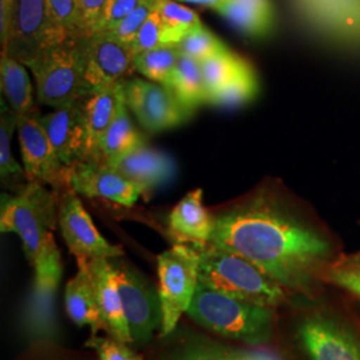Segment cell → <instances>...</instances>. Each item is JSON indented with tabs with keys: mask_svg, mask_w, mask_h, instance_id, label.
Listing matches in <instances>:
<instances>
[{
	"mask_svg": "<svg viewBox=\"0 0 360 360\" xmlns=\"http://www.w3.org/2000/svg\"><path fill=\"white\" fill-rule=\"evenodd\" d=\"M123 82V80H122ZM117 82L108 87L92 91L83 96L84 120L89 142V160L96 159L99 143L104 132L110 127L115 117L117 108L123 102V83Z\"/></svg>",
	"mask_w": 360,
	"mask_h": 360,
	"instance_id": "obj_22",
	"label": "cell"
},
{
	"mask_svg": "<svg viewBox=\"0 0 360 360\" xmlns=\"http://www.w3.org/2000/svg\"><path fill=\"white\" fill-rule=\"evenodd\" d=\"M257 79L252 67L242 59L229 83L208 99V104L219 107H239L257 96Z\"/></svg>",
	"mask_w": 360,
	"mask_h": 360,
	"instance_id": "obj_28",
	"label": "cell"
},
{
	"mask_svg": "<svg viewBox=\"0 0 360 360\" xmlns=\"http://www.w3.org/2000/svg\"><path fill=\"white\" fill-rule=\"evenodd\" d=\"M240 62L242 58H239L230 50L218 52L200 62L206 86L207 103L212 95H215L221 87L229 83V80L236 72Z\"/></svg>",
	"mask_w": 360,
	"mask_h": 360,
	"instance_id": "obj_31",
	"label": "cell"
},
{
	"mask_svg": "<svg viewBox=\"0 0 360 360\" xmlns=\"http://www.w3.org/2000/svg\"><path fill=\"white\" fill-rule=\"evenodd\" d=\"M169 360H251L250 348H231L199 342L181 348Z\"/></svg>",
	"mask_w": 360,
	"mask_h": 360,
	"instance_id": "obj_33",
	"label": "cell"
},
{
	"mask_svg": "<svg viewBox=\"0 0 360 360\" xmlns=\"http://www.w3.org/2000/svg\"><path fill=\"white\" fill-rule=\"evenodd\" d=\"M175 46L180 53L187 55L199 62L205 60L218 52L229 50V47L212 31L206 28L205 25L196 27L195 30L190 31Z\"/></svg>",
	"mask_w": 360,
	"mask_h": 360,
	"instance_id": "obj_32",
	"label": "cell"
},
{
	"mask_svg": "<svg viewBox=\"0 0 360 360\" xmlns=\"http://www.w3.org/2000/svg\"><path fill=\"white\" fill-rule=\"evenodd\" d=\"M13 15V0H0V43L7 37Z\"/></svg>",
	"mask_w": 360,
	"mask_h": 360,
	"instance_id": "obj_41",
	"label": "cell"
},
{
	"mask_svg": "<svg viewBox=\"0 0 360 360\" xmlns=\"http://www.w3.org/2000/svg\"><path fill=\"white\" fill-rule=\"evenodd\" d=\"M212 215L210 243L250 260L284 291L312 295L326 276L330 240L272 187Z\"/></svg>",
	"mask_w": 360,
	"mask_h": 360,
	"instance_id": "obj_1",
	"label": "cell"
},
{
	"mask_svg": "<svg viewBox=\"0 0 360 360\" xmlns=\"http://www.w3.org/2000/svg\"><path fill=\"white\" fill-rule=\"evenodd\" d=\"M65 39L53 23L46 0H13L11 23L1 41V55L26 65Z\"/></svg>",
	"mask_w": 360,
	"mask_h": 360,
	"instance_id": "obj_8",
	"label": "cell"
},
{
	"mask_svg": "<svg viewBox=\"0 0 360 360\" xmlns=\"http://www.w3.org/2000/svg\"><path fill=\"white\" fill-rule=\"evenodd\" d=\"M40 122L65 168L90 159L83 98L40 116Z\"/></svg>",
	"mask_w": 360,
	"mask_h": 360,
	"instance_id": "obj_16",
	"label": "cell"
},
{
	"mask_svg": "<svg viewBox=\"0 0 360 360\" xmlns=\"http://www.w3.org/2000/svg\"><path fill=\"white\" fill-rule=\"evenodd\" d=\"M101 316L103 321V330L111 338L131 345L129 323L124 315L123 302L116 284L115 274L111 259H94L89 262Z\"/></svg>",
	"mask_w": 360,
	"mask_h": 360,
	"instance_id": "obj_19",
	"label": "cell"
},
{
	"mask_svg": "<svg viewBox=\"0 0 360 360\" xmlns=\"http://www.w3.org/2000/svg\"><path fill=\"white\" fill-rule=\"evenodd\" d=\"M349 267H358V269H360V254L354 257V262L349 264Z\"/></svg>",
	"mask_w": 360,
	"mask_h": 360,
	"instance_id": "obj_43",
	"label": "cell"
},
{
	"mask_svg": "<svg viewBox=\"0 0 360 360\" xmlns=\"http://www.w3.org/2000/svg\"><path fill=\"white\" fill-rule=\"evenodd\" d=\"M159 295L163 309L162 336L171 334L193 303L199 285V254L193 245L175 243L158 257Z\"/></svg>",
	"mask_w": 360,
	"mask_h": 360,
	"instance_id": "obj_7",
	"label": "cell"
},
{
	"mask_svg": "<svg viewBox=\"0 0 360 360\" xmlns=\"http://www.w3.org/2000/svg\"><path fill=\"white\" fill-rule=\"evenodd\" d=\"M18 138L27 181H40L55 191L70 190L65 168L53 150L38 112L18 115Z\"/></svg>",
	"mask_w": 360,
	"mask_h": 360,
	"instance_id": "obj_12",
	"label": "cell"
},
{
	"mask_svg": "<svg viewBox=\"0 0 360 360\" xmlns=\"http://www.w3.org/2000/svg\"><path fill=\"white\" fill-rule=\"evenodd\" d=\"M68 187L77 195L99 198L120 206L132 207L143 190L110 165L99 160H84L68 168Z\"/></svg>",
	"mask_w": 360,
	"mask_h": 360,
	"instance_id": "obj_15",
	"label": "cell"
},
{
	"mask_svg": "<svg viewBox=\"0 0 360 360\" xmlns=\"http://www.w3.org/2000/svg\"><path fill=\"white\" fill-rule=\"evenodd\" d=\"M179 56L175 44L159 46L138 53L134 59V70L151 82L167 86Z\"/></svg>",
	"mask_w": 360,
	"mask_h": 360,
	"instance_id": "obj_29",
	"label": "cell"
},
{
	"mask_svg": "<svg viewBox=\"0 0 360 360\" xmlns=\"http://www.w3.org/2000/svg\"><path fill=\"white\" fill-rule=\"evenodd\" d=\"M58 223L60 233L71 254L77 262L94 259L122 257L124 251L120 245L108 243L95 227L89 212L72 190H65L59 198Z\"/></svg>",
	"mask_w": 360,
	"mask_h": 360,
	"instance_id": "obj_13",
	"label": "cell"
},
{
	"mask_svg": "<svg viewBox=\"0 0 360 360\" xmlns=\"http://www.w3.org/2000/svg\"><path fill=\"white\" fill-rule=\"evenodd\" d=\"M217 13L248 38H264L275 25L271 0H226Z\"/></svg>",
	"mask_w": 360,
	"mask_h": 360,
	"instance_id": "obj_23",
	"label": "cell"
},
{
	"mask_svg": "<svg viewBox=\"0 0 360 360\" xmlns=\"http://www.w3.org/2000/svg\"><path fill=\"white\" fill-rule=\"evenodd\" d=\"M32 267L35 276L25 311V330L31 343L51 345L58 338L55 299L63 271L60 251L52 235Z\"/></svg>",
	"mask_w": 360,
	"mask_h": 360,
	"instance_id": "obj_6",
	"label": "cell"
},
{
	"mask_svg": "<svg viewBox=\"0 0 360 360\" xmlns=\"http://www.w3.org/2000/svg\"><path fill=\"white\" fill-rule=\"evenodd\" d=\"M46 3L53 23L65 38L84 35L77 0H46Z\"/></svg>",
	"mask_w": 360,
	"mask_h": 360,
	"instance_id": "obj_34",
	"label": "cell"
},
{
	"mask_svg": "<svg viewBox=\"0 0 360 360\" xmlns=\"http://www.w3.org/2000/svg\"><path fill=\"white\" fill-rule=\"evenodd\" d=\"M59 217V196L40 181H27L15 193L1 195L0 231L16 233L34 266Z\"/></svg>",
	"mask_w": 360,
	"mask_h": 360,
	"instance_id": "obj_4",
	"label": "cell"
},
{
	"mask_svg": "<svg viewBox=\"0 0 360 360\" xmlns=\"http://www.w3.org/2000/svg\"><path fill=\"white\" fill-rule=\"evenodd\" d=\"M158 3L159 0H142L141 4L108 34H111L114 38L129 46L131 41L141 31L143 25L156 11Z\"/></svg>",
	"mask_w": 360,
	"mask_h": 360,
	"instance_id": "obj_35",
	"label": "cell"
},
{
	"mask_svg": "<svg viewBox=\"0 0 360 360\" xmlns=\"http://www.w3.org/2000/svg\"><path fill=\"white\" fill-rule=\"evenodd\" d=\"M187 315L214 334L257 347L270 343L275 311L199 283Z\"/></svg>",
	"mask_w": 360,
	"mask_h": 360,
	"instance_id": "obj_2",
	"label": "cell"
},
{
	"mask_svg": "<svg viewBox=\"0 0 360 360\" xmlns=\"http://www.w3.org/2000/svg\"><path fill=\"white\" fill-rule=\"evenodd\" d=\"M331 283L360 297V269L358 267H336L326 274Z\"/></svg>",
	"mask_w": 360,
	"mask_h": 360,
	"instance_id": "obj_40",
	"label": "cell"
},
{
	"mask_svg": "<svg viewBox=\"0 0 360 360\" xmlns=\"http://www.w3.org/2000/svg\"><path fill=\"white\" fill-rule=\"evenodd\" d=\"M122 83L124 103L148 132L175 129L193 115V110L181 103L167 86L138 77Z\"/></svg>",
	"mask_w": 360,
	"mask_h": 360,
	"instance_id": "obj_11",
	"label": "cell"
},
{
	"mask_svg": "<svg viewBox=\"0 0 360 360\" xmlns=\"http://www.w3.org/2000/svg\"><path fill=\"white\" fill-rule=\"evenodd\" d=\"M176 98L186 107L195 110L207 103V91L202 65L199 60L180 53L176 67L167 84Z\"/></svg>",
	"mask_w": 360,
	"mask_h": 360,
	"instance_id": "obj_26",
	"label": "cell"
},
{
	"mask_svg": "<svg viewBox=\"0 0 360 360\" xmlns=\"http://www.w3.org/2000/svg\"><path fill=\"white\" fill-rule=\"evenodd\" d=\"M214 231V215L203 206V191L184 195L168 215V232L175 243L207 245Z\"/></svg>",
	"mask_w": 360,
	"mask_h": 360,
	"instance_id": "obj_20",
	"label": "cell"
},
{
	"mask_svg": "<svg viewBox=\"0 0 360 360\" xmlns=\"http://www.w3.org/2000/svg\"><path fill=\"white\" fill-rule=\"evenodd\" d=\"M110 0H77L84 35L101 31Z\"/></svg>",
	"mask_w": 360,
	"mask_h": 360,
	"instance_id": "obj_38",
	"label": "cell"
},
{
	"mask_svg": "<svg viewBox=\"0 0 360 360\" xmlns=\"http://www.w3.org/2000/svg\"><path fill=\"white\" fill-rule=\"evenodd\" d=\"M129 111L123 98L112 123L104 132L103 138L99 143L95 160L105 163L111 162L146 143L141 132L134 127Z\"/></svg>",
	"mask_w": 360,
	"mask_h": 360,
	"instance_id": "obj_24",
	"label": "cell"
},
{
	"mask_svg": "<svg viewBox=\"0 0 360 360\" xmlns=\"http://www.w3.org/2000/svg\"><path fill=\"white\" fill-rule=\"evenodd\" d=\"M127 345L129 343L120 342L111 336H91L86 343V347L92 348L101 360H143Z\"/></svg>",
	"mask_w": 360,
	"mask_h": 360,
	"instance_id": "obj_37",
	"label": "cell"
},
{
	"mask_svg": "<svg viewBox=\"0 0 360 360\" xmlns=\"http://www.w3.org/2000/svg\"><path fill=\"white\" fill-rule=\"evenodd\" d=\"M0 84L7 104L18 115L35 112L34 95L26 65L7 55L0 58Z\"/></svg>",
	"mask_w": 360,
	"mask_h": 360,
	"instance_id": "obj_25",
	"label": "cell"
},
{
	"mask_svg": "<svg viewBox=\"0 0 360 360\" xmlns=\"http://www.w3.org/2000/svg\"><path fill=\"white\" fill-rule=\"evenodd\" d=\"M193 245L199 254V283L271 309L285 302L283 288L250 260L212 243Z\"/></svg>",
	"mask_w": 360,
	"mask_h": 360,
	"instance_id": "obj_3",
	"label": "cell"
},
{
	"mask_svg": "<svg viewBox=\"0 0 360 360\" xmlns=\"http://www.w3.org/2000/svg\"><path fill=\"white\" fill-rule=\"evenodd\" d=\"M111 263L129 323L131 345H147L163 323L159 290L143 274L119 257H112Z\"/></svg>",
	"mask_w": 360,
	"mask_h": 360,
	"instance_id": "obj_9",
	"label": "cell"
},
{
	"mask_svg": "<svg viewBox=\"0 0 360 360\" xmlns=\"http://www.w3.org/2000/svg\"><path fill=\"white\" fill-rule=\"evenodd\" d=\"M18 127L16 112L4 99L0 103V176L3 183L18 184L27 179L25 168L19 166L13 155V135Z\"/></svg>",
	"mask_w": 360,
	"mask_h": 360,
	"instance_id": "obj_27",
	"label": "cell"
},
{
	"mask_svg": "<svg viewBox=\"0 0 360 360\" xmlns=\"http://www.w3.org/2000/svg\"><path fill=\"white\" fill-rule=\"evenodd\" d=\"M303 19L335 41L360 44V0H296Z\"/></svg>",
	"mask_w": 360,
	"mask_h": 360,
	"instance_id": "obj_17",
	"label": "cell"
},
{
	"mask_svg": "<svg viewBox=\"0 0 360 360\" xmlns=\"http://www.w3.org/2000/svg\"><path fill=\"white\" fill-rule=\"evenodd\" d=\"M175 1H179L183 4H193V6H198V7L211 8V10L218 11L226 0H175Z\"/></svg>",
	"mask_w": 360,
	"mask_h": 360,
	"instance_id": "obj_42",
	"label": "cell"
},
{
	"mask_svg": "<svg viewBox=\"0 0 360 360\" xmlns=\"http://www.w3.org/2000/svg\"><path fill=\"white\" fill-rule=\"evenodd\" d=\"M156 11L166 30L169 44L179 43L190 31L203 25L198 13L175 0H159Z\"/></svg>",
	"mask_w": 360,
	"mask_h": 360,
	"instance_id": "obj_30",
	"label": "cell"
},
{
	"mask_svg": "<svg viewBox=\"0 0 360 360\" xmlns=\"http://www.w3.org/2000/svg\"><path fill=\"white\" fill-rule=\"evenodd\" d=\"M107 165L138 184L143 193L153 191L156 187L165 184L175 174L174 160L165 153L148 147L146 143L127 154L107 162Z\"/></svg>",
	"mask_w": 360,
	"mask_h": 360,
	"instance_id": "obj_18",
	"label": "cell"
},
{
	"mask_svg": "<svg viewBox=\"0 0 360 360\" xmlns=\"http://www.w3.org/2000/svg\"><path fill=\"white\" fill-rule=\"evenodd\" d=\"M26 67L35 77L40 103L58 108L77 102L86 96V35L65 39Z\"/></svg>",
	"mask_w": 360,
	"mask_h": 360,
	"instance_id": "obj_5",
	"label": "cell"
},
{
	"mask_svg": "<svg viewBox=\"0 0 360 360\" xmlns=\"http://www.w3.org/2000/svg\"><path fill=\"white\" fill-rule=\"evenodd\" d=\"M135 55L129 44L108 32L86 35V95L124 80L134 70Z\"/></svg>",
	"mask_w": 360,
	"mask_h": 360,
	"instance_id": "obj_14",
	"label": "cell"
},
{
	"mask_svg": "<svg viewBox=\"0 0 360 360\" xmlns=\"http://www.w3.org/2000/svg\"><path fill=\"white\" fill-rule=\"evenodd\" d=\"M142 0H110L99 32H110L132 13Z\"/></svg>",
	"mask_w": 360,
	"mask_h": 360,
	"instance_id": "obj_39",
	"label": "cell"
},
{
	"mask_svg": "<svg viewBox=\"0 0 360 360\" xmlns=\"http://www.w3.org/2000/svg\"><path fill=\"white\" fill-rule=\"evenodd\" d=\"M77 274L65 287V309L71 321L79 327L90 326L92 336L103 330L95 284L89 269V262H77Z\"/></svg>",
	"mask_w": 360,
	"mask_h": 360,
	"instance_id": "obj_21",
	"label": "cell"
},
{
	"mask_svg": "<svg viewBox=\"0 0 360 360\" xmlns=\"http://www.w3.org/2000/svg\"><path fill=\"white\" fill-rule=\"evenodd\" d=\"M296 339L309 360H360L359 331L327 311L303 316Z\"/></svg>",
	"mask_w": 360,
	"mask_h": 360,
	"instance_id": "obj_10",
	"label": "cell"
},
{
	"mask_svg": "<svg viewBox=\"0 0 360 360\" xmlns=\"http://www.w3.org/2000/svg\"><path fill=\"white\" fill-rule=\"evenodd\" d=\"M166 44H169L166 30L162 25V20L158 15V11H155L148 18V20L143 25L138 35L131 41L129 49L136 56L141 52L148 51V50H153L159 46H166Z\"/></svg>",
	"mask_w": 360,
	"mask_h": 360,
	"instance_id": "obj_36",
	"label": "cell"
}]
</instances>
